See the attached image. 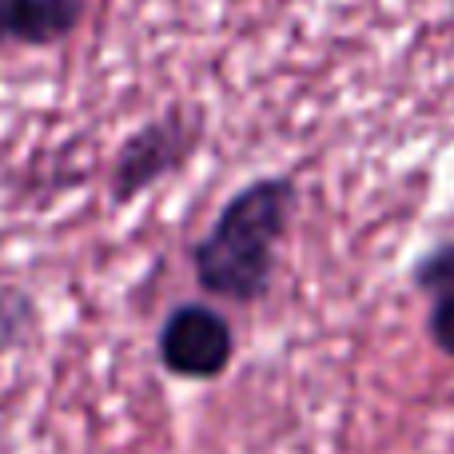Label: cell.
I'll use <instances>...</instances> for the list:
<instances>
[{"instance_id": "obj_1", "label": "cell", "mask_w": 454, "mask_h": 454, "mask_svg": "<svg viewBox=\"0 0 454 454\" xmlns=\"http://www.w3.org/2000/svg\"><path fill=\"white\" fill-rule=\"evenodd\" d=\"M295 184L287 176H263L223 204L204 239L192 247L196 283L227 303H255L271 287L275 251L287 231Z\"/></svg>"}, {"instance_id": "obj_3", "label": "cell", "mask_w": 454, "mask_h": 454, "mask_svg": "<svg viewBox=\"0 0 454 454\" xmlns=\"http://www.w3.org/2000/svg\"><path fill=\"white\" fill-rule=\"evenodd\" d=\"M235 355V335L227 315L212 303H180L160 327V363L176 379H220Z\"/></svg>"}, {"instance_id": "obj_6", "label": "cell", "mask_w": 454, "mask_h": 454, "mask_svg": "<svg viewBox=\"0 0 454 454\" xmlns=\"http://www.w3.org/2000/svg\"><path fill=\"white\" fill-rule=\"evenodd\" d=\"M40 327V303L28 287L0 279V359L20 351Z\"/></svg>"}, {"instance_id": "obj_4", "label": "cell", "mask_w": 454, "mask_h": 454, "mask_svg": "<svg viewBox=\"0 0 454 454\" xmlns=\"http://www.w3.org/2000/svg\"><path fill=\"white\" fill-rule=\"evenodd\" d=\"M92 0H0V48H52L84 24Z\"/></svg>"}, {"instance_id": "obj_2", "label": "cell", "mask_w": 454, "mask_h": 454, "mask_svg": "<svg viewBox=\"0 0 454 454\" xmlns=\"http://www.w3.org/2000/svg\"><path fill=\"white\" fill-rule=\"evenodd\" d=\"M196 140H200V124L188 120L184 112H164V116L148 120L144 128H136L120 144L116 160H112V176H108L112 204L116 207L132 204L152 184L180 172L184 160L196 152Z\"/></svg>"}, {"instance_id": "obj_5", "label": "cell", "mask_w": 454, "mask_h": 454, "mask_svg": "<svg viewBox=\"0 0 454 454\" xmlns=\"http://www.w3.org/2000/svg\"><path fill=\"white\" fill-rule=\"evenodd\" d=\"M415 287L431 295V315H427V331H431L434 347L454 359V243H442L415 267Z\"/></svg>"}]
</instances>
